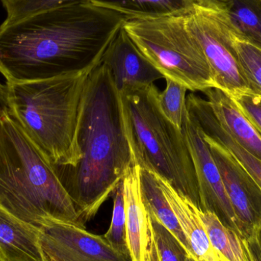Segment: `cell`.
<instances>
[{
    "label": "cell",
    "instance_id": "484cf974",
    "mask_svg": "<svg viewBox=\"0 0 261 261\" xmlns=\"http://www.w3.org/2000/svg\"><path fill=\"white\" fill-rule=\"evenodd\" d=\"M261 136V97L252 92H247L232 97Z\"/></svg>",
    "mask_w": 261,
    "mask_h": 261
},
{
    "label": "cell",
    "instance_id": "7c38bea8",
    "mask_svg": "<svg viewBox=\"0 0 261 261\" xmlns=\"http://www.w3.org/2000/svg\"><path fill=\"white\" fill-rule=\"evenodd\" d=\"M102 62L110 69L119 93L150 86L164 78L135 47L122 25L109 44Z\"/></svg>",
    "mask_w": 261,
    "mask_h": 261
},
{
    "label": "cell",
    "instance_id": "30bf717a",
    "mask_svg": "<svg viewBox=\"0 0 261 261\" xmlns=\"http://www.w3.org/2000/svg\"><path fill=\"white\" fill-rule=\"evenodd\" d=\"M40 243L45 261H132L116 251L103 236L72 224L51 222L43 225Z\"/></svg>",
    "mask_w": 261,
    "mask_h": 261
},
{
    "label": "cell",
    "instance_id": "ac0fdd59",
    "mask_svg": "<svg viewBox=\"0 0 261 261\" xmlns=\"http://www.w3.org/2000/svg\"><path fill=\"white\" fill-rule=\"evenodd\" d=\"M199 215L221 260L251 261L243 239L239 234L226 228L213 213L199 210Z\"/></svg>",
    "mask_w": 261,
    "mask_h": 261
},
{
    "label": "cell",
    "instance_id": "4316f807",
    "mask_svg": "<svg viewBox=\"0 0 261 261\" xmlns=\"http://www.w3.org/2000/svg\"><path fill=\"white\" fill-rule=\"evenodd\" d=\"M244 244L251 261H261V251L256 236L244 239Z\"/></svg>",
    "mask_w": 261,
    "mask_h": 261
},
{
    "label": "cell",
    "instance_id": "7402d4cb",
    "mask_svg": "<svg viewBox=\"0 0 261 261\" xmlns=\"http://www.w3.org/2000/svg\"><path fill=\"white\" fill-rule=\"evenodd\" d=\"M103 237L116 251L130 258L127 242L126 213L122 181L115 190L111 224Z\"/></svg>",
    "mask_w": 261,
    "mask_h": 261
},
{
    "label": "cell",
    "instance_id": "9a60e30c",
    "mask_svg": "<svg viewBox=\"0 0 261 261\" xmlns=\"http://www.w3.org/2000/svg\"><path fill=\"white\" fill-rule=\"evenodd\" d=\"M187 108L190 114L196 119L203 133L224 146L261 188V160L238 144L221 127L212 111L208 100L190 93L187 96Z\"/></svg>",
    "mask_w": 261,
    "mask_h": 261
},
{
    "label": "cell",
    "instance_id": "7a4b0ae2",
    "mask_svg": "<svg viewBox=\"0 0 261 261\" xmlns=\"http://www.w3.org/2000/svg\"><path fill=\"white\" fill-rule=\"evenodd\" d=\"M77 143L81 159L76 166H52L85 225L114 193L135 163L120 93L102 61L84 87Z\"/></svg>",
    "mask_w": 261,
    "mask_h": 261
},
{
    "label": "cell",
    "instance_id": "ba28073f",
    "mask_svg": "<svg viewBox=\"0 0 261 261\" xmlns=\"http://www.w3.org/2000/svg\"><path fill=\"white\" fill-rule=\"evenodd\" d=\"M181 129L190 149L196 170L200 196L199 210L213 213L226 228L241 236L237 219L210 146L204 138L200 126L188 110L184 115Z\"/></svg>",
    "mask_w": 261,
    "mask_h": 261
},
{
    "label": "cell",
    "instance_id": "f546056e",
    "mask_svg": "<svg viewBox=\"0 0 261 261\" xmlns=\"http://www.w3.org/2000/svg\"><path fill=\"white\" fill-rule=\"evenodd\" d=\"M256 239H257V242H258L259 247L261 251V226L257 230V233L255 234Z\"/></svg>",
    "mask_w": 261,
    "mask_h": 261
},
{
    "label": "cell",
    "instance_id": "9c48e42d",
    "mask_svg": "<svg viewBox=\"0 0 261 261\" xmlns=\"http://www.w3.org/2000/svg\"><path fill=\"white\" fill-rule=\"evenodd\" d=\"M203 135L222 176L241 236L250 239L261 226L260 186L224 146Z\"/></svg>",
    "mask_w": 261,
    "mask_h": 261
},
{
    "label": "cell",
    "instance_id": "8992f818",
    "mask_svg": "<svg viewBox=\"0 0 261 261\" xmlns=\"http://www.w3.org/2000/svg\"><path fill=\"white\" fill-rule=\"evenodd\" d=\"M187 12H125L122 27L164 79L173 80L190 91L203 93L216 88V83L202 46L187 24Z\"/></svg>",
    "mask_w": 261,
    "mask_h": 261
},
{
    "label": "cell",
    "instance_id": "8fae6325",
    "mask_svg": "<svg viewBox=\"0 0 261 261\" xmlns=\"http://www.w3.org/2000/svg\"><path fill=\"white\" fill-rule=\"evenodd\" d=\"M141 167L134 163L122 179L127 242L132 261H160L150 213L141 195Z\"/></svg>",
    "mask_w": 261,
    "mask_h": 261
},
{
    "label": "cell",
    "instance_id": "e0dca14e",
    "mask_svg": "<svg viewBox=\"0 0 261 261\" xmlns=\"http://www.w3.org/2000/svg\"><path fill=\"white\" fill-rule=\"evenodd\" d=\"M141 195L146 208L166 228H168L186 248L190 256V249L185 234L174 212L164 196L156 175L145 169L141 168Z\"/></svg>",
    "mask_w": 261,
    "mask_h": 261
},
{
    "label": "cell",
    "instance_id": "44dd1931",
    "mask_svg": "<svg viewBox=\"0 0 261 261\" xmlns=\"http://www.w3.org/2000/svg\"><path fill=\"white\" fill-rule=\"evenodd\" d=\"M114 5L121 12L164 14L187 12L195 4L193 0H104Z\"/></svg>",
    "mask_w": 261,
    "mask_h": 261
},
{
    "label": "cell",
    "instance_id": "6da1fadb",
    "mask_svg": "<svg viewBox=\"0 0 261 261\" xmlns=\"http://www.w3.org/2000/svg\"><path fill=\"white\" fill-rule=\"evenodd\" d=\"M126 15L104 0H79L0 25L6 82L43 81L99 64Z\"/></svg>",
    "mask_w": 261,
    "mask_h": 261
},
{
    "label": "cell",
    "instance_id": "2e32d148",
    "mask_svg": "<svg viewBox=\"0 0 261 261\" xmlns=\"http://www.w3.org/2000/svg\"><path fill=\"white\" fill-rule=\"evenodd\" d=\"M0 248L9 261H45L40 228L0 208Z\"/></svg>",
    "mask_w": 261,
    "mask_h": 261
},
{
    "label": "cell",
    "instance_id": "5bb4252c",
    "mask_svg": "<svg viewBox=\"0 0 261 261\" xmlns=\"http://www.w3.org/2000/svg\"><path fill=\"white\" fill-rule=\"evenodd\" d=\"M222 128L242 147L261 160V136L228 93L217 88L203 92Z\"/></svg>",
    "mask_w": 261,
    "mask_h": 261
},
{
    "label": "cell",
    "instance_id": "277c9868",
    "mask_svg": "<svg viewBox=\"0 0 261 261\" xmlns=\"http://www.w3.org/2000/svg\"><path fill=\"white\" fill-rule=\"evenodd\" d=\"M99 64L51 79L6 82L9 113L52 165L74 167L81 159V102L87 78Z\"/></svg>",
    "mask_w": 261,
    "mask_h": 261
},
{
    "label": "cell",
    "instance_id": "603a6c76",
    "mask_svg": "<svg viewBox=\"0 0 261 261\" xmlns=\"http://www.w3.org/2000/svg\"><path fill=\"white\" fill-rule=\"evenodd\" d=\"M234 48L250 90L261 97V49L236 35Z\"/></svg>",
    "mask_w": 261,
    "mask_h": 261
},
{
    "label": "cell",
    "instance_id": "1f68e13d",
    "mask_svg": "<svg viewBox=\"0 0 261 261\" xmlns=\"http://www.w3.org/2000/svg\"><path fill=\"white\" fill-rule=\"evenodd\" d=\"M187 261H196V260H195V259L193 258V257H192V256L189 255L188 257H187Z\"/></svg>",
    "mask_w": 261,
    "mask_h": 261
},
{
    "label": "cell",
    "instance_id": "52a82bcc",
    "mask_svg": "<svg viewBox=\"0 0 261 261\" xmlns=\"http://www.w3.org/2000/svg\"><path fill=\"white\" fill-rule=\"evenodd\" d=\"M187 21L208 60L216 88L231 97L251 91L234 48L236 33L225 11L194 4Z\"/></svg>",
    "mask_w": 261,
    "mask_h": 261
},
{
    "label": "cell",
    "instance_id": "4dcf8cb0",
    "mask_svg": "<svg viewBox=\"0 0 261 261\" xmlns=\"http://www.w3.org/2000/svg\"><path fill=\"white\" fill-rule=\"evenodd\" d=\"M0 261H9L6 258L5 254H3V251H2L1 248H0Z\"/></svg>",
    "mask_w": 261,
    "mask_h": 261
},
{
    "label": "cell",
    "instance_id": "3957f363",
    "mask_svg": "<svg viewBox=\"0 0 261 261\" xmlns=\"http://www.w3.org/2000/svg\"><path fill=\"white\" fill-rule=\"evenodd\" d=\"M0 208L37 228L85 227L53 166L9 111L0 119Z\"/></svg>",
    "mask_w": 261,
    "mask_h": 261
},
{
    "label": "cell",
    "instance_id": "d6986e66",
    "mask_svg": "<svg viewBox=\"0 0 261 261\" xmlns=\"http://www.w3.org/2000/svg\"><path fill=\"white\" fill-rule=\"evenodd\" d=\"M225 12L238 38L261 49V0H230Z\"/></svg>",
    "mask_w": 261,
    "mask_h": 261
},
{
    "label": "cell",
    "instance_id": "d4e9b609",
    "mask_svg": "<svg viewBox=\"0 0 261 261\" xmlns=\"http://www.w3.org/2000/svg\"><path fill=\"white\" fill-rule=\"evenodd\" d=\"M150 216L160 261H187L188 252L176 236L153 215Z\"/></svg>",
    "mask_w": 261,
    "mask_h": 261
},
{
    "label": "cell",
    "instance_id": "f1b7e54d",
    "mask_svg": "<svg viewBox=\"0 0 261 261\" xmlns=\"http://www.w3.org/2000/svg\"><path fill=\"white\" fill-rule=\"evenodd\" d=\"M9 111L8 109L7 96H6V87L0 83V119Z\"/></svg>",
    "mask_w": 261,
    "mask_h": 261
},
{
    "label": "cell",
    "instance_id": "5b68a950",
    "mask_svg": "<svg viewBox=\"0 0 261 261\" xmlns=\"http://www.w3.org/2000/svg\"><path fill=\"white\" fill-rule=\"evenodd\" d=\"M120 93L127 138L135 164L167 180L200 210L194 164L182 129L160 110L154 84Z\"/></svg>",
    "mask_w": 261,
    "mask_h": 261
},
{
    "label": "cell",
    "instance_id": "4fadbf2b",
    "mask_svg": "<svg viewBox=\"0 0 261 261\" xmlns=\"http://www.w3.org/2000/svg\"><path fill=\"white\" fill-rule=\"evenodd\" d=\"M156 176L187 238L190 256L196 261H222L212 245L199 217V208L176 192L167 180Z\"/></svg>",
    "mask_w": 261,
    "mask_h": 261
},
{
    "label": "cell",
    "instance_id": "d6a6232c",
    "mask_svg": "<svg viewBox=\"0 0 261 261\" xmlns=\"http://www.w3.org/2000/svg\"></svg>",
    "mask_w": 261,
    "mask_h": 261
},
{
    "label": "cell",
    "instance_id": "cb8c5ba5",
    "mask_svg": "<svg viewBox=\"0 0 261 261\" xmlns=\"http://www.w3.org/2000/svg\"><path fill=\"white\" fill-rule=\"evenodd\" d=\"M6 11V18L2 23L9 25L35 14L79 0H0Z\"/></svg>",
    "mask_w": 261,
    "mask_h": 261
},
{
    "label": "cell",
    "instance_id": "83f0119b",
    "mask_svg": "<svg viewBox=\"0 0 261 261\" xmlns=\"http://www.w3.org/2000/svg\"><path fill=\"white\" fill-rule=\"evenodd\" d=\"M195 4L210 9L225 11L230 0H193Z\"/></svg>",
    "mask_w": 261,
    "mask_h": 261
},
{
    "label": "cell",
    "instance_id": "ffe728a7",
    "mask_svg": "<svg viewBox=\"0 0 261 261\" xmlns=\"http://www.w3.org/2000/svg\"><path fill=\"white\" fill-rule=\"evenodd\" d=\"M166 80L165 89L158 93V102L164 116L175 126L181 129L187 112V91L185 86L170 79Z\"/></svg>",
    "mask_w": 261,
    "mask_h": 261
}]
</instances>
